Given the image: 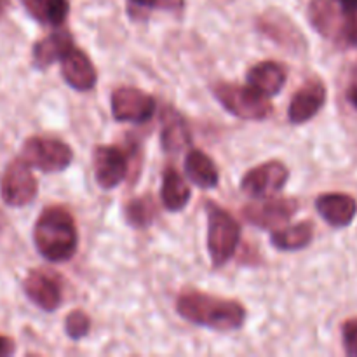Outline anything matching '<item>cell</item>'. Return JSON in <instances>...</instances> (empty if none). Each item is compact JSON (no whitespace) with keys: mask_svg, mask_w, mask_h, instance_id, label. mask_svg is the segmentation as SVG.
<instances>
[{"mask_svg":"<svg viewBox=\"0 0 357 357\" xmlns=\"http://www.w3.org/2000/svg\"><path fill=\"white\" fill-rule=\"evenodd\" d=\"M93 167L96 183L105 190H112L126 180L129 162L126 153L117 146L100 145L93 152Z\"/></svg>","mask_w":357,"mask_h":357,"instance_id":"cell-11","label":"cell"},{"mask_svg":"<svg viewBox=\"0 0 357 357\" xmlns=\"http://www.w3.org/2000/svg\"><path fill=\"white\" fill-rule=\"evenodd\" d=\"M185 171L190 181L201 188H215L220 181V173L211 157L199 149H190L185 159Z\"/></svg>","mask_w":357,"mask_h":357,"instance_id":"cell-20","label":"cell"},{"mask_svg":"<svg viewBox=\"0 0 357 357\" xmlns=\"http://www.w3.org/2000/svg\"><path fill=\"white\" fill-rule=\"evenodd\" d=\"M61 73L70 87L77 91H91L96 86V70L84 51L73 45L61 59Z\"/></svg>","mask_w":357,"mask_h":357,"instance_id":"cell-16","label":"cell"},{"mask_svg":"<svg viewBox=\"0 0 357 357\" xmlns=\"http://www.w3.org/2000/svg\"><path fill=\"white\" fill-rule=\"evenodd\" d=\"M23 291L33 305L45 312H54L63 303L61 279L54 272L37 268L23 281Z\"/></svg>","mask_w":357,"mask_h":357,"instance_id":"cell-9","label":"cell"},{"mask_svg":"<svg viewBox=\"0 0 357 357\" xmlns=\"http://www.w3.org/2000/svg\"><path fill=\"white\" fill-rule=\"evenodd\" d=\"M160 143L164 152L180 153L192 143V132L183 115L178 114L174 108L166 107L162 110V131H160Z\"/></svg>","mask_w":357,"mask_h":357,"instance_id":"cell-17","label":"cell"},{"mask_svg":"<svg viewBox=\"0 0 357 357\" xmlns=\"http://www.w3.org/2000/svg\"><path fill=\"white\" fill-rule=\"evenodd\" d=\"M24 9L38 23L61 26L70 13L68 0H21Z\"/></svg>","mask_w":357,"mask_h":357,"instance_id":"cell-22","label":"cell"},{"mask_svg":"<svg viewBox=\"0 0 357 357\" xmlns=\"http://www.w3.org/2000/svg\"><path fill=\"white\" fill-rule=\"evenodd\" d=\"M307 14H309L310 24L317 33L330 40H338L340 30L344 26L345 14H347L340 7L338 0H310Z\"/></svg>","mask_w":357,"mask_h":357,"instance_id":"cell-14","label":"cell"},{"mask_svg":"<svg viewBox=\"0 0 357 357\" xmlns=\"http://www.w3.org/2000/svg\"><path fill=\"white\" fill-rule=\"evenodd\" d=\"M345 13H357V0H338Z\"/></svg>","mask_w":357,"mask_h":357,"instance_id":"cell-30","label":"cell"},{"mask_svg":"<svg viewBox=\"0 0 357 357\" xmlns=\"http://www.w3.org/2000/svg\"><path fill=\"white\" fill-rule=\"evenodd\" d=\"M157 218V206L152 195H142L132 199L126 208V220L135 229H145Z\"/></svg>","mask_w":357,"mask_h":357,"instance_id":"cell-24","label":"cell"},{"mask_svg":"<svg viewBox=\"0 0 357 357\" xmlns=\"http://www.w3.org/2000/svg\"><path fill=\"white\" fill-rule=\"evenodd\" d=\"M326 103V86L321 79H310L303 84L293 96L288 108V119L291 124H305L316 117Z\"/></svg>","mask_w":357,"mask_h":357,"instance_id":"cell-12","label":"cell"},{"mask_svg":"<svg viewBox=\"0 0 357 357\" xmlns=\"http://www.w3.org/2000/svg\"><path fill=\"white\" fill-rule=\"evenodd\" d=\"M257 28L261 35L284 47L286 51L303 52L307 49V40L300 28L281 10L271 9L261 14L257 20Z\"/></svg>","mask_w":357,"mask_h":357,"instance_id":"cell-8","label":"cell"},{"mask_svg":"<svg viewBox=\"0 0 357 357\" xmlns=\"http://www.w3.org/2000/svg\"><path fill=\"white\" fill-rule=\"evenodd\" d=\"M16 352V344L13 338L0 335V357H9Z\"/></svg>","mask_w":357,"mask_h":357,"instance_id":"cell-29","label":"cell"},{"mask_svg":"<svg viewBox=\"0 0 357 357\" xmlns=\"http://www.w3.org/2000/svg\"><path fill=\"white\" fill-rule=\"evenodd\" d=\"M155 112V100L136 87H121L112 94V114L119 122H146Z\"/></svg>","mask_w":357,"mask_h":357,"instance_id":"cell-10","label":"cell"},{"mask_svg":"<svg viewBox=\"0 0 357 357\" xmlns=\"http://www.w3.org/2000/svg\"><path fill=\"white\" fill-rule=\"evenodd\" d=\"M176 310L185 321L216 331L239 330L246 321V309L236 300L218 298L201 291H185L178 296Z\"/></svg>","mask_w":357,"mask_h":357,"instance_id":"cell-2","label":"cell"},{"mask_svg":"<svg viewBox=\"0 0 357 357\" xmlns=\"http://www.w3.org/2000/svg\"><path fill=\"white\" fill-rule=\"evenodd\" d=\"M316 209L328 225L335 227V229H344L354 222L357 215V201L349 194L331 192V194H323L316 199Z\"/></svg>","mask_w":357,"mask_h":357,"instance_id":"cell-15","label":"cell"},{"mask_svg":"<svg viewBox=\"0 0 357 357\" xmlns=\"http://www.w3.org/2000/svg\"><path fill=\"white\" fill-rule=\"evenodd\" d=\"M185 0H129V7L138 10L149 9H164V10H180Z\"/></svg>","mask_w":357,"mask_h":357,"instance_id":"cell-27","label":"cell"},{"mask_svg":"<svg viewBox=\"0 0 357 357\" xmlns=\"http://www.w3.org/2000/svg\"><path fill=\"white\" fill-rule=\"evenodd\" d=\"M347 98H349V101L352 103V107H354L357 110V84H356V86H352L351 89H349Z\"/></svg>","mask_w":357,"mask_h":357,"instance_id":"cell-31","label":"cell"},{"mask_svg":"<svg viewBox=\"0 0 357 357\" xmlns=\"http://www.w3.org/2000/svg\"><path fill=\"white\" fill-rule=\"evenodd\" d=\"M21 159L42 173H59L72 164L73 152L65 142L47 136H31L23 143Z\"/></svg>","mask_w":357,"mask_h":357,"instance_id":"cell-5","label":"cell"},{"mask_svg":"<svg viewBox=\"0 0 357 357\" xmlns=\"http://www.w3.org/2000/svg\"><path fill=\"white\" fill-rule=\"evenodd\" d=\"M342 340L345 352L351 357H357V317L345 321L342 326Z\"/></svg>","mask_w":357,"mask_h":357,"instance_id":"cell-28","label":"cell"},{"mask_svg":"<svg viewBox=\"0 0 357 357\" xmlns=\"http://www.w3.org/2000/svg\"><path fill=\"white\" fill-rule=\"evenodd\" d=\"M298 209L293 199H272V201L248 204L243 209V216L255 227L260 229H274L288 222Z\"/></svg>","mask_w":357,"mask_h":357,"instance_id":"cell-13","label":"cell"},{"mask_svg":"<svg viewBox=\"0 0 357 357\" xmlns=\"http://www.w3.org/2000/svg\"><path fill=\"white\" fill-rule=\"evenodd\" d=\"M38 183L30 171V164L16 159L6 167L0 178V195L10 208H23L37 197Z\"/></svg>","mask_w":357,"mask_h":357,"instance_id":"cell-6","label":"cell"},{"mask_svg":"<svg viewBox=\"0 0 357 357\" xmlns=\"http://www.w3.org/2000/svg\"><path fill=\"white\" fill-rule=\"evenodd\" d=\"M337 44L345 45V47H357V13L345 14L344 26H342Z\"/></svg>","mask_w":357,"mask_h":357,"instance_id":"cell-26","label":"cell"},{"mask_svg":"<svg viewBox=\"0 0 357 357\" xmlns=\"http://www.w3.org/2000/svg\"><path fill=\"white\" fill-rule=\"evenodd\" d=\"M286 79H288V72L281 63L275 61L258 63L248 72V86H251L267 98L281 93Z\"/></svg>","mask_w":357,"mask_h":357,"instance_id":"cell-18","label":"cell"},{"mask_svg":"<svg viewBox=\"0 0 357 357\" xmlns=\"http://www.w3.org/2000/svg\"><path fill=\"white\" fill-rule=\"evenodd\" d=\"M213 93L227 112L244 121H264L272 112V105L267 96L251 86L218 82L213 87Z\"/></svg>","mask_w":357,"mask_h":357,"instance_id":"cell-4","label":"cell"},{"mask_svg":"<svg viewBox=\"0 0 357 357\" xmlns=\"http://www.w3.org/2000/svg\"><path fill=\"white\" fill-rule=\"evenodd\" d=\"M66 335L73 340H80L86 337L91 330V319L82 310H72L65 319Z\"/></svg>","mask_w":357,"mask_h":357,"instance_id":"cell-25","label":"cell"},{"mask_svg":"<svg viewBox=\"0 0 357 357\" xmlns=\"http://www.w3.org/2000/svg\"><path fill=\"white\" fill-rule=\"evenodd\" d=\"M73 38L68 30H58L42 38L33 45V65L37 68H49L54 61H61L63 56L73 47Z\"/></svg>","mask_w":357,"mask_h":357,"instance_id":"cell-19","label":"cell"},{"mask_svg":"<svg viewBox=\"0 0 357 357\" xmlns=\"http://www.w3.org/2000/svg\"><path fill=\"white\" fill-rule=\"evenodd\" d=\"M289 180V169L281 160L260 164L244 174L241 188L246 195L255 199H268L279 194Z\"/></svg>","mask_w":357,"mask_h":357,"instance_id":"cell-7","label":"cell"},{"mask_svg":"<svg viewBox=\"0 0 357 357\" xmlns=\"http://www.w3.org/2000/svg\"><path fill=\"white\" fill-rule=\"evenodd\" d=\"M356 77H357V70H356Z\"/></svg>","mask_w":357,"mask_h":357,"instance_id":"cell-33","label":"cell"},{"mask_svg":"<svg viewBox=\"0 0 357 357\" xmlns=\"http://www.w3.org/2000/svg\"><path fill=\"white\" fill-rule=\"evenodd\" d=\"M33 243L42 258L52 264L72 260L79 248V232L68 209L49 206L33 227Z\"/></svg>","mask_w":357,"mask_h":357,"instance_id":"cell-1","label":"cell"},{"mask_svg":"<svg viewBox=\"0 0 357 357\" xmlns=\"http://www.w3.org/2000/svg\"><path fill=\"white\" fill-rule=\"evenodd\" d=\"M208 213V250L213 267L220 268L229 264L236 253L241 239V227L229 211L216 206L215 202H206Z\"/></svg>","mask_w":357,"mask_h":357,"instance_id":"cell-3","label":"cell"},{"mask_svg":"<svg viewBox=\"0 0 357 357\" xmlns=\"http://www.w3.org/2000/svg\"><path fill=\"white\" fill-rule=\"evenodd\" d=\"M314 239V223L300 222L286 229L272 232L271 241L275 250L281 251H298L303 250Z\"/></svg>","mask_w":357,"mask_h":357,"instance_id":"cell-23","label":"cell"},{"mask_svg":"<svg viewBox=\"0 0 357 357\" xmlns=\"http://www.w3.org/2000/svg\"><path fill=\"white\" fill-rule=\"evenodd\" d=\"M7 6H9V0H0V17H2L3 10L7 9Z\"/></svg>","mask_w":357,"mask_h":357,"instance_id":"cell-32","label":"cell"},{"mask_svg":"<svg viewBox=\"0 0 357 357\" xmlns=\"http://www.w3.org/2000/svg\"><path fill=\"white\" fill-rule=\"evenodd\" d=\"M190 188L180 173L174 167H167L162 173V187L160 199L167 211H181L190 201Z\"/></svg>","mask_w":357,"mask_h":357,"instance_id":"cell-21","label":"cell"}]
</instances>
